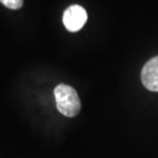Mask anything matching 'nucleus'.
<instances>
[{
	"label": "nucleus",
	"mask_w": 158,
	"mask_h": 158,
	"mask_svg": "<svg viewBox=\"0 0 158 158\" xmlns=\"http://www.w3.org/2000/svg\"><path fill=\"white\" fill-rule=\"evenodd\" d=\"M58 111L67 117L77 116L81 110V102L77 90L69 85L61 84L55 88Z\"/></svg>",
	"instance_id": "f257e3e1"
},
{
	"label": "nucleus",
	"mask_w": 158,
	"mask_h": 158,
	"mask_svg": "<svg viewBox=\"0 0 158 158\" xmlns=\"http://www.w3.org/2000/svg\"><path fill=\"white\" fill-rule=\"evenodd\" d=\"M87 18V12L84 7L78 5H73L65 10L62 21L66 29L74 33L79 31L85 26Z\"/></svg>",
	"instance_id": "f03ea898"
},
{
	"label": "nucleus",
	"mask_w": 158,
	"mask_h": 158,
	"mask_svg": "<svg viewBox=\"0 0 158 158\" xmlns=\"http://www.w3.org/2000/svg\"><path fill=\"white\" fill-rule=\"evenodd\" d=\"M141 82L148 90L158 91V56L151 58L141 70Z\"/></svg>",
	"instance_id": "7ed1b4c3"
},
{
	"label": "nucleus",
	"mask_w": 158,
	"mask_h": 158,
	"mask_svg": "<svg viewBox=\"0 0 158 158\" xmlns=\"http://www.w3.org/2000/svg\"><path fill=\"white\" fill-rule=\"evenodd\" d=\"M4 6L12 10H17L21 8L23 6V0H0Z\"/></svg>",
	"instance_id": "20e7f679"
}]
</instances>
